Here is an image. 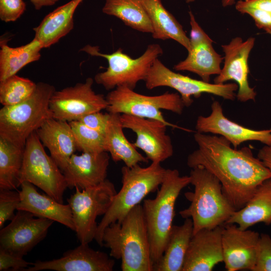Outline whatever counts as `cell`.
<instances>
[{
    "mask_svg": "<svg viewBox=\"0 0 271 271\" xmlns=\"http://www.w3.org/2000/svg\"><path fill=\"white\" fill-rule=\"evenodd\" d=\"M252 271H271V237L267 234L259 235L255 263Z\"/></svg>",
    "mask_w": 271,
    "mask_h": 271,
    "instance_id": "d590c367",
    "label": "cell"
},
{
    "mask_svg": "<svg viewBox=\"0 0 271 271\" xmlns=\"http://www.w3.org/2000/svg\"><path fill=\"white\" fill-rule=\"evenodd\" d=\"M190 184L189 176H181L176 169H167L156 197L144 200L142 207L153 265L162 256L168 242L176 200L182 190Z\"/></svg>",
    "mask_w": 271,
    "mask_h": 271,
    "instance_id": "277c9868",
    "label": "cell"
},
{
    "mask_svg": "<svg viewBox=\"0 0 271 271\" xmlns=\"http://www.w3.org/2000/svg\"><path fill=\"white\" fill-rule=\"evenodd\" d=\"M193 235L191 218H186L181 225H173L164 253L154 264L153 271H182Z\"/></svg>",
    "mask_w": 271,
    "mask_h": 271,
    "instance_id": "cb8c5ba5",
    "label": "cell"
},
{
    "mask_svg": "<svg viewBox=\"0 0 271 271\" xmlns=\"http://www.w3.org/2000/svg\"><path fill=\"white\" fill-rule=\"evenodd\" d=\"M75 192L67 199L70 206L75 231L81 243L88 244L94 239L98 224L97 216L104 215L117 193L109 180L98 185Z\"/></svg>",
    "mask_w": 271,
    "mask_h": 271,
    "instance_id": "30bf717a",
    "label": "cell"
},
{
    "mask_svg": "<svg viewBox=\"0 0 271 271\" xmlns=\"http://www.w3.org/2000/svg\"><path fill=\"white\" fill-rule=\"evenodd\" d=\"M109 113L105 133V147L106 152L110 153L112 160L115 162L122 161L128 167L141 162L148 163L147 158L140 153L125 137L120 114Z\"/></svg>",
    "mask_w": 271,
    "mask_h": 271,
    "instance_id": "4316f807",
    "label": "cell"
},
{
    "mask_svg": "<svg viewBox=\"0 0 271 271\" xmlns=\"http://www.w3.org/2000/svg\"><path fill=\"white\" fill-rule=\"evenodd\" d=\"M23 0H0V19L5 22H15L25 12Z\"/></svg>",
    "mask_w": 271,
    "mask_h": 271,
    "instance_id": "8d00e7d4",
    "label": "cell"
},
{
    "mask_svg": "<svg viewBox=\"0 0 271 271\" xmlns=\"http://www.w3.org/2000/svg\"><path fill=\"white\" fill-rule=\"evenodd\" d=\"M222 5L223 7L231 6L235 4V0H222Z\"/></svg>",
    "mask_w": 271,
    "mask_h": 271,
    "instance_id": "b9f144b4",
    "label": "cell"
},
{
    "mask_svg": "<svg viewBox=\"0 0 271 271\" xmlns=\"http://www.w3.org/2000/svg\"><path fill=\"white\" fill-rule=\"evenodd\" d=\"M93 79L87 78L85 82L56 91L50 100L53 117L67 122L78 120L82 117L106 109L108 103L103 94L92 89Z\"/></svg>",
    "mask_w": 271,
    "mask_h": 271,
    "instance_id": "7c38bea8",
    "label": "cell"
},
{
    "mask_svg": "<svg viewBox=\"0 0 271 271\" xmlns=\"http://www.w3.org/2000/svg\"><path fill=\"white\" fill-rule=\"evenodd\" d=\"M19 191L0 189V228L4 227L5 223L11 220L15 216L14 212L17 210L20 202Z\"/></svg>",
    "mask_w": 271,
    "mask_h": 271,
    "instance_id": "e575fe53",
    "label": "cell"
},
{
    "mask_svg": "<svg viewBox=\"0 0 271 271\" xmlns=\"http://www.w3.org/2000/svg\"><path fill=\"white\" fill-rule=\"evenodd\" d=\"M83 0H71L47 15L33 29L34 38L47 48L57 43L74 28L75 11Z\"/></svg>",
    "mask_w": 271,
    "mask_h": 271,
    "instance_id": "603a6c76",
    "label": "cell"
},
{
    "mask_svg": "<svg viewBox=\"0 0 271 271\" xmlns=\"http://www.w3.org/2000/svg\"><path fill=\"white\" fill-rule=\"evenodd\" d=\"M27 181L42 190L60 203L67 188L63 172L46 153L36 131L27 139L20 182Z\"/></svg>",
    "mask_w": 271,
    "mask_h": 271,
    "instance_id": "9c48e42d",
    "label": "cell"
},
{
    "mask_svg": "<svg viewBox=\"0 0 271 271\" xmlns=\"http://www.w3.org/2000/svg\"><path fill=\"white\" fill-rule=\"evenodd\" d=\"M166 170L161 163L153 162L147 167L137 164L132 167L124 166L121 168V188L98 224L94 239L100 246H103L102 235L105 228L112 223H121L147 195L157 190L164 180Z\"/></svg>",
    "mask_w": 271,
    "mask_h": 271,
    "instance_id": "5b68a950",
    "label": "cell"
},
{
    "mask_svg": "<svg viewBox=\"0 0 271 271\" xmlns=\"http://www.w3.org/2000/svg\"><path fill=\"white\" fill-rule=\"evenodd\" d=\"M0 46V81L17 74L27 65L39 60L43 49L34 38L27 44L17 47H11L6 40H1Z\"/></svg>",
    "mask_w": 271,
    "mask_h": 271,
    "instance_id": "f1b7e54d",
    "label": "cell"
},
{
    "mask_svg": "<svg viewBox=\"0 0 271 271\" xmlns=\"http://www.w3.org/2000/svg\"><path fill=\"white\" fill-rule=\"evenodd\" d=\"M25 147L0 137V189L16 190L21 186Z\"/></svg>",
    "mask_w": 271,
    "mask_h": 271,
    "instance_id": "4dcf8cb0",
    "label": "cell"
},
{
    "mask_svg": "<svg viewBox=\"0 0 271 271\" xmlns=\"http://www.w3.org/2000/svg\"><path fill=\"white\" fill-rule=\"evenodd\" d=\"M255 43V38L250 37L243 41L235 37L229 44L222 45L225 56L221 72L214 79L216 84H224L227 81H235L238 86L236 97L241 102L255 100L256 92L249 86L248 81V60Z\"/></svg>",
    "mask_w": 271,
    "mask_h": 271,
    "instance_id": "9a60e30c",
    "label": "cell"
},
{
    "mask_svg": "<svg viewBox=\"0 0 271 271\" xmlns=\"http://www.w3.org/2000/svg\"><path fill=\"white\" fill-rule=\"evenodd\" d=\"M115 260L102 251L95 250L88 244L81 243L64 252L57 259L37 260L24 271H112Z\"/></svg>",
    "mask_w": 271,
    "mask_h": 271,
    "instance_id": "ac0fdd59",
    "label": "cell"
},
{
    "mask_svg": "<svg viewBox=\"0 0 271 271\" xmlns=\"http://www.w3.org/2000/svg\"><path fill=\"white\" fill-rule=\"evenodd\" d=\"M102 241L103 246L109 249L110 256L121 259L122 271H153L148 232L140 204L121 223L107 226Z\"/></svg>",
    "mask_w": 271,
    "mask_h": 271,
    "instance_id": "7a4b0ae2",
    "label": "cell"
},
{
    "mask_svg": "<svg viewBox=\"0 0 271 271\" xmlns=\"http://www.w3.org/2000/svg\"><path fill=\"white\" fill-rule=\"evenodd\" d=\"M195 128L196 132L223 137L234 149L243 142L252 141L271 146V128L254 130L230 120L224 115L222 106L217 101L212 103L209 115L198 117Z\"/></svg>",
    "mask_w": 271,
    "mask_h": 271,
    "instance_id": "2e32d148",
    "label": "cell"
},
{
    "mask_svg": "<svg viewBox=\"0 0 271 271\" xmlns=\"http://www.w3.org/2000/svg\"><path fill=\"white\" fill-rule=\"evenodd\" d=\"M189 176L194 190L185 193L190 204L180 211V215L192 219L193 234L203 229L223 225L236 210L224 196L219 180L200 166L192 168Z\"/></svg>",
    "mask_w": 271,
    "mask_h": 271,
    "instance_id": "3957f363",
    "label": "cell"
},
{
    "mask_svg": "<svg viewBox=\"0 0 271 271\" xmlns=\"http://www.w3.org/2000/svg\"><path fill=\"white\" fill-rule=\"evenodd\" d=\"M55 90L50 84L39 82L27 99L14 105L3 106L0 109V137L25 147L30 135L53 117L50 100Z\"/></svg>",
    "mask_w": 271,
    "mask_h": 271,
    "instance_id": "8992f818",
    "label": "cell"
},
{
    "mask_svg": "<svg viewBox=\"0 0 271 271\" xmlns=\"http://www.w3.org/2000/svg\"><path fill=\"white\" fill-rule=\"evenodd\" d=\"M223 225L203 229L193 234L187 249L182 271H211L223 262Z\"/></svg>",
    "mask_w": 271,
    "mask_h": 271,
    "instance_id": "d6986e66",
    "label": "cell"
},
{
    "mask_svg": "<svg viewBox=\"0 0 271 271\" xmlns=\"http://www.w3.org/2000/svg\"><path fill=\"white\" fill-rule=\"evenodd\" d=\"M194 138L198 148L188 155V166H202L213 174L236 211L246 204L261 184L271 179V172L249 147L231 148L228 140L216 134L196 132Z\"/></svg>",
    "mask_w": 271,
    "mask_h": 271,
    "instance_id": "6da1fadb",
    "label": "cell"
},
{
    "mask_svg": "<svg viewBox=\"0 0 271 271\" xmlns=\"http://www.w3.org/2000/svg\"><path fill=\"white\" fill-rule=\"evenodd\" d=\"M264 181L241 209L235 211L224 224H235L243 230L256 223L271 224V181Z\"/></svg>",
    "mask_w": 271,
    "mask_h": 271,
    "instance_id": "d4e9b609",
    "label": "cell"
},
{
    "mask_svg": "<svg viewBox=\"0 0 271 271\" xmlns=\"http://www.w3.org/2000/svg\"><path fill=\"white\" fill-rule=\"evenodd\" d=\"M81 51L93 56L106 59L108 66L106 71L94 77L95 82L107 90L124 86L134 89L138 82L145 80L155 60L163 53L159 44L149 45L140 57L132 59L122 52L120 48L111 54H104L97 46L86 45Z\"/></svg>",
    "mask_w": 271,
    "mask_h": 271,
    "instance_id": "52a82bcc",
    "label": "cell"
},
{
    "mask_svg": "<svg viewBox=\"0 0 271 271\" xmlns=\"http://www.w3.org/2000/svg\"><path fill=\"white\" fill-rule=\"evenodd\" d=\"M37 83L17 74L0 81V102L4 106L19 104L29 98Z\"/></svg>",
    "mask_w": 271,
    "mask_h": 271,
    "instance_id": "1f68e13d",
    "label": "cell"
},
{
    "mask_svg": "<svg viewBox=\"0 0 271 271\" xmlns=\"http://www.w3.org/2000/svg\"><path fill=\"white\" fill-rule=\"evenodd\" d=\"M110 113L97 111L88 114L78 120L87 127L100 132L105 135Z\"/></svg>",
    "mask_w": 271,
    "mask_h": 271,
    "instance_id": "f35d334b",
    "label": "cell"
},
{
    "mask_svg": "<svg viewBox=\"0 0 271 271\" xmlns=\"http://www.w3.org/2000/svg\"><path fill=\"white\" fill-rule=\"evenodd\" d=\"M102 12L118 18L134 30L153 33L151 21L141 0H105Z\"/></svg>",
    "mask_w": 271,
    "mask_h": 271,
    "instance_id": "f546056e",
    "label": "cell"
},
{
    "mask_svg": "<svg viewBox=\"0 0 271 271\" xmlns=\"http://www.w3.org/2000/svg\"><path fill=\"white\" fill-rule=\"evenodd\" d=\"M36 10H40L44 7L52 6L59 0H29Z\"/></svg>",
    "mask_w": 271,
    "mask_h": 271,
    "instance_id": "60d3db41",
    "label": "cell"
},
{
    "mask_svg": "<svg viewBox=\"0 0 271 271\" xmlns=\"http://www.w3.org/2000/svg\"><path fill=\"white\" fill-rule=\"evenodd\" d=\"M34 186L27 181L22 183L19 191L21 201L17 210L27 211L36 217L52 220L75 231L69 204L60 203L47 194L39 193Z\"/></svg>",
    "mask_w": 271,
    "mask_h": 271,
    "instance_id": "44dd1931",
    "label": "cell"
},
{
    "mask_svg": "<svg viewBox=\"0 0 271 271\" xmlns=\"http://www.w3.org/2000/svg\"><path fill=\"white\" fill-rule=\"evenodd\" d=\"M236 10L242 14L249 15L256 26L271 32V0H239L235 3Z\"/></svg>",
    "mask_w": 271,
    "mask_h": 271,
    "instance_id": "836d02e7",
    "label": "cell"
},
{
    "mask_svg": "<svg viewBox=\"0 0 271 271\" xmlns=\"http://www.w3.org/2000/svg\"><path fill=\"white\" fill-rule=\"evenodd\" d=\"M151 21L153 37L156 39H173L190 49V40L182 26L166 10L161 0H141Z\"/></svg>",
    "mask_w": 271,
    "mask_h": 271,
    "instance_id": "83f0119b",
    "label": "cell"
},
{
    "mask_svg": "<svg viewBox=\"0 0 271 271\" xmlns=\"http://www.w3.org/2000/svg\"><path fill=\"white\" fill-rule=\"evenodd\" d=\"M193 1H194V0H187V2L189 3V2H193Z\"/></svg>",
    "mask_w": 271,
    "mask_h": 271,
    "instance_id": "7bdbcfd3",
    "label": "cell"
},
{
    "mask_svg": "<svg viewBox=\"0 0 271 271\" xmlns=\"http://www.w3.org/2000/svg\"><path fill=\"white\" fill-rule=\"evenodd\" d=\"M19 210L11 222L1 229L0 247L23 257L46 236L54 221Z\"/></svg>",
    "mask_w": 271,
    "mask_h": 271,
    "instance_id": "4fadbf2b",
    "label": "cell"
},
{
    "mask_svg": "<svg viewBox=\"0 0 271 271\" xmlns=\"http://www.w3.org/2000/svg\"><path fill=\"white\" fill-rule=\"evenodd\" d=\"M43 145L63 172L77 150L71 127L66 121L53 117L46 120L36 131Z\"/></svg>",
    "mask_w": 271,
    "mask_h": 271,
    "instance_id": "7402d4cb",
    "label": "cell"
},
{
    "mask_svg": "<svg viewBox=\"0 0 271 271\" xmlns=\"http://www.w3.org/2000/svg\"><path fill=\"white\" fill-rule=\"evenodd\" d=\"M33 263L27 261L23 257L10 253L0 247V271L24 270Z\"/></svg>",
    "mask_w": 271,
    "mask_h": 271,
    "instance_id": "74e56055",
    "label": "cell"
},
{
    "mask_svg": "<svg viewBox=\"0 0 271 271\" xmlns=\"http://www.w3.org/2000/svg\"><path fill=\"white\" fill-rule=\"evenodd\" d=\"M110 157L107 152L73 154L62 172L67 188L81 190L93 187L106 179Z\"/></svg>",
    "mask_w": 271,
    "mask_h": 271,
    "instance_id": "ffe728a7",
    "label": "cell"
},
{
    "mask_svg": "<svg viewBox=\"0 0 271 271\" xmlns=\"http://www.w3.org/2000/svg\"><path fill=\"white\" fill-rule=\"evenodd\" d=\"M260 234L235 224L223 225L222 246L225 268L228 271L252 270Z\"/></svg>",
    "mask_w": 271,
    "mask_h": 271,
    "instance_id": "e0dca14e",
    "label": "cell"
},
{
    "mask_svg": "<svg viewBox=\"0 0 271 271\" xmlns=\"http://www.w3.org/2000/svg\"><path fill=\"white\" fill-rule=\"evenodd\" d=\"M106 110L109 113L125 114L134 116L157 119L168 126L186 130L167 121L161 112L166 110L181 114L185 105L178 93L148 96L138 93L126 86H120L110 91L106 95Z\"/></svg>",
    "mask_w": 271,
    "mask_h": 271,
    "instance_id": "ba28073f",
    "label": "cell"
},
{
    "mask_svg": "<svg viewBox=\"0 0 271 271\" xmlns=\"http://www.w3.org/2000/svg\"><path fill=\"white\" fill-rule=\"evenodd\" d=\"M74 136L77 149L82 153L106 152L105 135L79 120L69 122Z\"/></svg>",
    "mask_w": 271,
    "mask_h": 271,
    "instance_id": "d6a6232c",
    "label": "cell"
},
{
    "mask_svg": "<svg viewBox=\"0 0 271 271\" xmlns=\"http://www.w3.org/2000/svg\"><path fill=\"white\" fill-rule=\"evenodd\" d=\"M267 33L269 34H270V35H271V32H268V33Z\"/></svg>",
    "mask_w": 271,
    "mask_h": 271,
    "instance_id": "ee69618b",
    "label": "cell"
},
{
    "mask_svg": "<svg viewBox=\"0 0 271 271\" xmlns=\"http://www.w3.org/2000/svg\"><path fill=\"white\" fill-rule=\"evenodd\" d=\"M120 119L124 128L136 134L134 146L142 150L152 162L161 163L173 156V146L171 137L166 133V124L125 114H120Z\"/></svg>",
    "mask_w": 271,
    "mask_h": 271,
    "instance_id": "5bb4252c",
    "label": "cell"
},
{
    "mask_svg": "<svg viewBox=\"0 0 271 271\" xmlns=\"http://www.w3.org/2000/svg\"><path fill=\"white\" fill-rule=\"evenodd\" d=\"M212 39L190 46L186 58L175 65L176 71H188L197 74L202 80L209 82L212 75L221 72L224 58L214 50Z\"/></svg>",
    "mask_w": 271,
    "mask_h": 271,
    "instance_id": "484cf974",
    "label": "cell"
},
{
    "mask_svg": "<svg viewBox=\"0 0 271 271\" xmlns=\"http://www.w3.org/2000/svg\"><path fill=\"white\" fill-rule=\"evenodd\" d=\"M146 88L152 89L167 86L179 92L185 106L189 107L191 97H199L202 93L212 94L227 100H233L238 84L235 83L216 84L206 82L176 73L165 66L158 58L154 62L145 80Z\"/></svg>",
    "mask_w": 271,
    "mask_h": 271,
    "instance_id": "8fae6325",
    "label": "cell"
},
{
    "mask_svg": "<svg viewBox=\"0 0 271 271\" xmlns=\"http://www.w3.org/2000/svg\"><path fill=\"white\" fill-rule=\"evenodd\" d=\"M257 158L271 172V146L265 145L260 149L258 151ZM270 180L271 181V179Z\"/></svg>",
    "mask_w": 271,
    "mask_h": 271,
    "instance_id": "ab89813d",
    "label": "cell"
}]
</instances>
